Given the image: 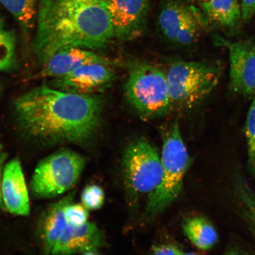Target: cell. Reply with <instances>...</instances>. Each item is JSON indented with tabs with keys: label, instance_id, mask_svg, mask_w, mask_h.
I'll return each mask as SVG.
<instances>
[{
	"label": "cell",
	"instance_id": "20",
	"mask_svg": "<svg viewBox=\"0 0 255 255\" xmlns=\"http://www.w3.org/2000/svg\"><path fill=\"white\" fill-rule=\"evenodd\" d=\"M15 63V39L13 34L7 31L0 38V72L11 70Z\"/></svg>",
	"mask_w": 255,
	"mask_h": 255
},
{
	"label": "cell",
	"instance_id": "25",
	"mask_svg": "<svg viewBox=\"0 0 255 255\" xmlns=\"http://www.w3.org/2000/svg\"><path fill=\"white\" fill-rule=\"evenodd\" d=\"M241 11L243 20H250L255 14V0H242Z\"/></svg>",
	"mask_w": 255,
	"mask_h": 255
},
{
	"label": "cell",
	"instance_id": "12",
	"mask_svg": "<svg viewBox=\"0 0 255 255\" xmlns=\"http://www.w3.org/2000/svg\"><path fill=\"white\" fill-rule=\"evenodd\" d=\"M104 242L103 233L94 223L88 222L79 227L68 225L51 254H97Z\"/></svg>",
	"mask_w": 255,
	"mask_h": 255
},
{
	"label": "cell",
	"instance_id": "23",
	"mask_svg": "<svg viewBox=\"0 0 255 255\" xmlns=\"http://www.w3.org/2000/svg\"><path fill=\"white\" fill-rule=\"evenodd\" d=\"M245 133L249 158L252 165H254L255 164V95L248 112Z\"/></svg>",
	"mask_w": 255,
	"mask_h": 255
},
{
	"label": "cell",
	"instance_id": "26",
	"mask_svg": "<svg viewBox=\"0 0 255 255\" xmlns=\"http://www.w3.org/2000/svg\"><path fill=\"white\" fill-rule=\"evenodd\" d=\"M2 160H0V207L3 205L2 196H1V181H2Z\"/></svg>",
	"mask_w": 255,
	"mask_h": 255
},
{
	"label": "cell",
	"instance_id": "14",
	"mask_svg": "<svg viewBox=\"0 0 255 255\" xmlns=\"http://www.w3.org/2000/svg\"><path fill=\"white\" fill-rule=\"evenodd\" d=\"M75 192L69 193L53 203L43 213L39 226V234L43 253L50 255L62 233L68 226L65 217V209L73 202Z\"/></svg>",
	"mask_w": 255,
	"mask_h": 255
},
{
	"label": "cell",
	"instance_id": "24",
	"mask_svg": "<svg viewBox=\"0 0 255 255\" xmlns=\"http://www.w3.org/2000/svg\"><path fill=\"white\" fill-rule=\"evenodd\" d=\"M155 255H184V252L180 247L173 244H162L155 245L152 249Z\"/></svg>",
	"mask_w": 255,
	"mask_h": 255
},
{
	"label": "cell",
	"instance_id": "8",
	"mask_svg": "<svg viewBox=\"0 0 255 255\" xmlns=\"http://www.w3.org/2000/svg\"><path fill=\"white\" fill-rule=\"evenodd\" d=\"M230 59V87L247 98L255 95V43L251 41L222 40Z\"/></svg>",
	"mask_w": 255,
	"mask_h": 255
},
{
	"label": "cell",
	"instance_id": "2",
	"mask_svg": "<svg viewBox=\"0 0 255 255\" xmlns=\"http://www.w3.org/2000/svg\"><path fill=\"white\" fill-rule=\"evenodd\" d=\"M114 37L105 0H39L32 49L43 64L63 48L104 49Z\"/></svg>",
	"mask_w": 255,
	"mask_h": 255
},
{
	"label": "cell",
	"instance_id": "11",
	"mask_svg": "<svg viewBox=\"0 0 255 255\" xmlns=\"http://www.w3.org/2000/svg\"><path fill=\"white\" fill-rule=\"evenodd\" d=\"M1 196L3 205L11 214L26 216L30 212L29 196L21 162L9 161L2 171Z\"/></svg>",
	"mask_w": 255,
	"mask_h": 255
},
{
	"label": "cell",
	"instance_id": "1",
	"mask_svg": "<svg viewBox=\"0 0 255 255\" xmlns=\"http://www.w3.org/2000/svg\"><path fill=\"white\" fill-rule=\"evenodd\" d=\"M104 100L39 86L15 99L16 124L33 141L46 145L89 141L100 126Z\"/></svg>",
	"mask_w": 255,
	"mask_h": 255
},
{
	"label": "cell",
	"instance_id": "18",
	"mask_svg": "<svg viewBox=\"0 0 255 255\" xmlns=\"http://www.w3.org/2000/svg\"><path fill=\"white\" fill-rule=\"evenodd\" d=\"M39 0H0V3L13 15L24 34L34 26Z\"/></svg>",
	"mask_w": 255,
	"mask_h": 255
},
{
	"label": "cell",
	"instance_id": "27",
	"mask_svg": "<svg viewBox=\"0 0 255 255\" xmlns=\"http://www.w3.org/2000/svg\"><path fill=\"white\" fill-rule=\"evenodd\" d=\"M7 30H5L4 24L1 18H0V38L7 33Z\"/></svg>",
	"mask_w": 255,
	"mask_h": 255
},
{
	"label": "cell",
	"instance_id": "16",
	"mask_svg": "<svg viewBox=\"0 0 255 255\" xmlns=\"http://www.w3.org/2000/svg\"><path fill=\"white\" fill-rule=\"evenodd\" d=\"M201 5L206 17L221 26L232 28L242 19L238 0H210Z\"/></svg>",
	"mask_w": 255,
	"mask_h": 255
},
{
	"label": "cell",
	"instance_id": "19",
	"mask_svg": "<svg viewBox=\"0 0 255 255\" xmlns=\"http://www.w3.org/2000/svg\"><path fill=\"white\" fill-rule=\"evenodd\" d=\"M237 197L242 215L255 236V194L242 178L237 180Z\"/></svg>",
	"mask_w": 255,
	"mask_h": 255
},
{
	"label": "cell",
	"instance_id": "6",
	"mask_svg": "<svg viewBox=\"0 0 255 255\" xmlns=\"http://www.w3.org/2000/svg\"><path fill=\"white\" fill-rule=\"evenodd\" d=\"M85 164L84 157L68 149H59L44 158L32 175V195L49 199L68 192L77 183Z\"/></svg>",
	"mask_w": 255,
	"mask_h": 255
},
{
	"label": "cell",
	"instance_id": "22",
	"mask_svg": "<svg viewBox=\"0 0 255 255\" xmlns=\"http://www.w3.org/2000/svg\"><path fill=\"white\" fill-rule=\"evenodd\" d=\"M89 210L82 203H69L65 209V217L69 226L79 227L88 222Z\"/></svg>",
	"mask_w": 255,
	"mask_h": 255
},
{
	"label": "cell",
	"instance_id": "4",
	"mask_svg": "<svg viewBox=\"0 0 255 255\" xmlns=\"http://www.w3.org/2000/svg\"><path fill=\"white\" fill-rule=\"evenodd\" d=\"M171 108L189 110L207 98L220 79L216 66L200 62H178L166 73Z\"/></svg>",
	"mask_w": 255,
	"mask_h": 255
},
{
	"label": "cell",
	"instance_id": "10",
	"mask_svg": "<svg viewBox=\"0 0 255 255\" xmlns=\"http://www.w3.org/2000/svg\"><path fill=\"white\" fill-rule=\"evenodd\" d=\"M115 36L129 40L141 34L148 0H105Z\"/></svg>",
	"mask_w": 255,
	"mask_h": 255
},
{
	"label": "cell",
	"instance_id": "15",
	"mask_svg": "<svg viewBox=\"0 0 255 255\" xmlns=\"http://www.w3.org/2000/svg\"><path fill=\"white\" fill-rule=\"evenodd\" d=\"M203 19L194 7L173 2L162 9L159 15L158 23L162 33L174 42L181 32L191 25L205 21Z\"/></svg>",
	"mask_w": 255,
	"mask_h": 255
},
{
	"label": "cell",
	"instance_id": "17",
	"mask_svg": "<svg viewBox=\"0 0 255 255\" xmlns=\"http://www.w3.org/2000/svg\"><path fill=\"white\" fill-rule=\"evenodd\" d=\"M183 231L191 243L200 250H210L218 240V233L214 226L203 217L188 219L184 223Z\"/></svg>",
	"mask_w": 255,
	"mask_h": 255
},
{
	"label": "cell",
	"instance_id": "29",
	"mask_svg": "<svg viewBox=\"0 0 255 255\" xmlns=\"http://www.w3.org/2000/svg\"><path fill=\"white\" fill-rule=\"evenodd\" d=\"M2 146L1 142H0V160H1V159H2L1 157V152L2 150Z\"/></svg>",
	"mask_w": 255,
	"mask_h": 255
},
{
	"label": "cell",
	"instance_id": "13",
	"mask_svg": "<svg viewBox=\"0 0 255 255\" xmlns=\"http://www.w3.org/2000/svg\"><path fill=\"white\" fill-rule=\"evenodd\" d=\"M95 63L110 65L111 62L98 54L84 48H63L54 54L44 63L40 76L43 78H60L68 74L79 67Z\"/></svg>",
	"mask_w": 255,
	"mask_h": 255
},
{
	"label": "cell",
	"instance_id": "21",
	"mask_svg": "<svg viewBox=\"0 0 255 255\" xmlns=\"http://www.w3.org/2000/svg\"><path fill=\"white\" fill-rule=\"evenodd\" d=\"M81 198V203L89 210L100 209L105 202L104 191L98 185H89L82 191Z\"/></svg>",
	"mask_w": 255,
	"mask_h": 255
},
{
	"label": "cell",
	"instance_id": "28",
	"mask_svg": "<svg viewBox=\"0 0 255 255\" xmlns=\"http://www.w3.org/2000/svg\"><path fill=\"white\" fill-rule=\"evenodd\" d=\"M193 1L198 2L200 4H204V3L208 2L210 0H193Z\"/></svg>",
	"mask_w": 255,
	"mask_h": 255
},
{
	"label": "cell",
	"instance_id": "9",
	"mask_svg": "<svg viewBox=\"0 0 255 255\" xmlns=\"http://www.w3.org/2000/svg\"><path fill=\"white\" fill-rule=\"evenodd\" d=\"M114 78V73L108 64L90 63L55 78L52 87L71 93L91 95L109 85Z\"/></svg>",
	"mask_w": 255,
	"mask_h": 255
},
{
	"label": "cell",
	"instance_id": "3",
	"mask_svg": "<svg viewBox=\"0 0 255 255\" xmlns=\"http://www.w3.org/2000/svg\"><path fill=\"white\" fill-rule=\"evenodd\" d=\"M161 158V181L157 189L149 194L146 203V213L149 216L164 211L178 198L190 165V156L178 121H175L165 133Z\"/></svg>",
	"mask_w": 255,
	"mask_h": 255
},
{
	"label": "cell",
	"instance_id": "5",
	"mask_svg": "<svg viewBox=\"0 0 255 255\" xmlns=\"http://www.w3.org/2000/svg\"><path fill=\"white\" fill-rule=\"evenodd\" d=\"M129 103L143 119L165 116L171 108L166 73L150 64H136L126 84Z\"/></svg>",
	"mask_w": 255,
	"mask_h": 255
},
{
	"label": "cell",
	"instance_id": "7",
	"mask_svg": "<svg viewBox=\"0 0 255 255\" xmlns=\"http://www.w3.org/2000/svg\"><path fill=\"white\" fill-rule=\"evenodd\" d=\"M123 170L124 181L130 194L149 195L160 183L161 158L157 149L146 140L136 139L124 152Z\"/></svg>",
	"mask_w": 255,
	"mask_h": 255
},
{
	"label": "cell",
	"instance_id": "30",
	"mask_svg": "<svg viewBox=\"0 0 255 255\" xmlns=\"http://www.w3.org/2000/svg\"><path fill=\"white\" fill-rule=\"evenodd\" d=\"M253 167H254V171H255V164H254V165H253Z\"/></svg>",
	"mask_w": 255,
	"mask_h": 255
}]
</instances>
